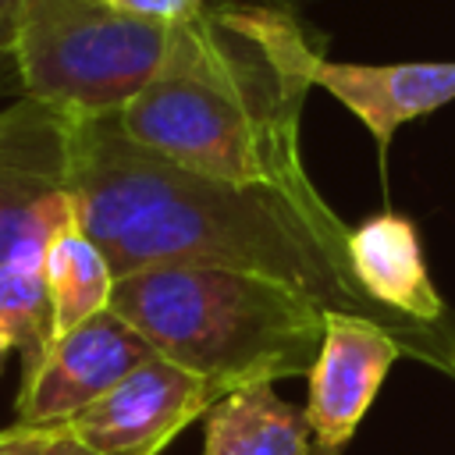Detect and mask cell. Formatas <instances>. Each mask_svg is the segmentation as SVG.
<instances>
[{"instance_id":"cell-1","label":"cell","mask_w":455,"mask_h":455,"mask_svg":"<svg viewBox=\"0 0 455 455\" xmlns=\"http://www.w3.org/2000/svg\"><path fill=\"white\" fill-rule=\"evenodd\" d=\"M71 206L114 277L156 263L259 274L327 313L380 323L402 355L455 377V338L395 316L355 284L348 228L327 199L302 203L277 188L203 178L132 142L117 114H71Z\"/></svg>"},{"instance_id":"cell-2","label":"cell","mask_w":455,"mask_h":455,"mask_svg":"<svg viewBox=\"0 0 455 455\" xmlns=\"http://www.w3.org/2000/svg\"><path fill=\"white\" fill-rule=\"evenodd\" d=\"M316 50L291 7L206 4L171 28L156 78L117 121L132 142L203 178L323 203L299 146Z\"/></svg>"},{"instance_id":"cell-3","label":"cell","mask_w":455,"mask_h":455,"mask_svg":"<svg viewBox=\"0 0 455 455\" xmlns=\"http://www.w3.org/2000/svg\"><path fill=\"white\" fill-rule=\"evenodd\" d=\"M110 309L156 355L210 380L220 395L306 377L327 316L281 281L199 263H156L117 277Z\"/></svg>"},{"instance_id":"cell-4","label":"cell","mask_w":455,"mask_h":455,"mask_svg":"<svg viewBox=\"0 0 455 455\" xmlns=\"http://www.w3.org/2000/svg\"><path fill=\"white\" fill-rule=\"evenodd\" d=\"M71 220V114L18 96L0 110V334L21 363L50 341L43 259Z\"/></svg>"},{"instance_id":"cell-5","label":"cell","mask_w":455,"mask_h":455,"mask_svg":"<svg viewBox=\"0 0 455 455\" xmlns=\"http://www.w3.org/2000/svg\"><path fill=\"white\" fill-rule=\"evenodd\" d=\"M171 28L117 14L100 0H21L18 92L75 117L121 114L156 78Z\"/></svg>"},{"instance_id":"cell-6","label":"cell","mask_w":455,"mask_h":455,"mask_svg":"<svg viewBox=\"0 0 455 455\" xmlns=\"http://www.w3.org/2000/svg\"><path fill=\"white\" fill-rule=\"evenodd\" d=\"M149 355L156 352L142 341V334L114 309H103L68 334L50 338L36 359L21 363L14 423L28 430L71 423Z\"/></svg>"},{"instance_id":"cell-7","label":"cell","mask_w":455,"mask_h":455,"mask_svg":"<svg viewBox=\"0 0 455 455\" xmlns=\"http://www.w3.org/2000/svg\"><path fill=\"white\" fill-rule=\"evenodd\" d=\"M220 398L224 395L210 380L174 366L164 355H149L64 427L92 455H160Z\"/></svg>"},{"instance_id":"cell-8","label":"cell","mask_w":455,"mask_h":455,"mask_svg":"<svg viewBox=\"0 0 455 455\" xmlns=\"http://www.w3.org/2000/svg\"><path fill=\"white\" fill-rule=\"evenodd\" d=\"M395 359H402V345L380 323L352 313L323 316V341L306 373L309 395L302 409L313 444L345 451Z\"/></svg>"},{"instance_id":"cell-9","label":"cell","mask_w":455,"mask_h":455,"mask_svg":"<svg viewBox=\"0 0 455 455\" xmlns=\"http://www.w3.org/2000/svg\"><path fill=\"white\" fill-rule=\"evenodd\" d=\"M309 82L348 107L373 135L380 164L395 132L455 100V60H402L352 64L331 60L320 50L309 57Z\"/></svg>"},{"instance_id":"cell-10","label":"cell","mask_w":455,"mask_h":455,"mask_svg":"<svg viewBox=\"0 0 455 455\" xmlns=\"http://www.w3.org/2000/svg\"><path fill=\"white\" fill-rule=\"evenodd\" d=\"M348 267L355 284L395 316L455 338V313L434 288L423 259L419 231L402 213H373L359 228H348Z\"/></svg>"},{"instance_id":"cell-11","label":"cell","mask_w":455,"mask_h":455,"mask_svg":"<svg viewBox=\"0 0 455 455\" xmlns=\"http://www.w3.org/2000/svg\"><path fill=\"white\" fill-rule=\"evenodd\" d=\"M306 412L284 402L270 380L245 384L213 402L203 416V455H309Z\"/></svg>"},{"instance_id":"cell-12","label":"cell","mask_w":455,"mask_h":455,"mask_svg":"<svg viewBox=\"0 0 455 455\" xmlns=\"http://www.w3.org/2000/svg\"><path fill=\"white\" fill-rule=\"evenodd\" d=\"M46 302H50V338L68 334L71 327L92 320L96 313L110 309L114 270L100 245L71 220L60 228L43 259Z\"/></svg>"},{"instance_id":"cell-13","label":"cell","mask_w":455,"mask_h":455,"mask_svg":"<svg viewBox=\"0 0 455 455\" xmlns=\"http://www.w3.org/2000/svg\"><path fill=\"white\" fill-rule=\"evenodd\" d=\"M103 7L139 18V21H153V25H181L188 18H196L210 0H100Z\"/></svg>"},{"instance_id":"cell-14","label":"cell","mask_w":455,"mask_h":455,"mask_svg":"<svg viewBox=\"0 0 455 455\" xmlns=\"http://www.w3.org/2000/svg\"><path fill=\"white\" fill-rule=\"evenodd\" d=\"M18 4H21V0H0V92L18 89V71H14V25H18Z\"/></svg>"},{"instance_id":"cell-15","label":"cell","mask_w":455,"mask_h":455,"mask_svg":"<svg viewBox=\"0 0 455 455\" xmlns=\"http://www.w3.org/2000/svg\"><path fill=\"white\" fill-rule=\"evenodd\" d=\"M28 455H92L68 427H50L46 437L28 451Z\"/></svg>"},{"instance_id":"cell-16","label":"cell","mask_w":455,"mask_h":455,"mask_svg":"<svg viewBox=\"0 0 455 455\" xmlns=\"http://www.w3.org/2000/svg\"><path fill=\"white\" fill-rule=\"evenodd\" d=\"M50 430V427H46ZM46 430H28V427H18L11 423L7 430H0V455H28L43 437Z\"/></svg>"},{"instance_id":"cell-17","label":"cell","mask_w":455,"mask_h":455,"mask_svg":"<svg viewBox=\"0 0 455 455\" xmlns=\"http://www.w3.org/2000/svg\"><path fill=\"white\" fill-rule=\"evenodd\" d=\"M11 352H14V345H11V341L0 334V370H4V363H7V355H11Z\"/></svg>"},{"instance_id":"cell-18","label":"cell","mask_w":455,"mask_h":455,"mask_svg":"<svg viewBox=\"0 0 455 455\" xmlns=\"http://www.w3.org/2000/svg\"><path fill=\"white\" fill-rule=\"evenodd\" d=\"M210 4H217V0H210ZM245 4H270V7H288V4H295V0H245Z\"/></svg>"},{"instance_id":"cell-19","label":"cell","mask_w":455,"mask_h":455,"mask_svg":"<svg viewBox=\"0 0 455 455\" xmlns=\"http://www.w3.org/2000/svg\"><path fill=\"white\" fill-rule=\"evenodd\" d=\"M309 455H345V451H341V448H320V444H313Z\"/></svg>"}]
</instances>
